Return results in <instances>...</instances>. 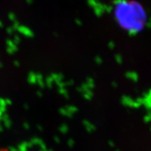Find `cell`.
<instances>
[{
    "instance_id": "1",
    "label": "cell",
    "mask_w": 151,
    "mask_h": 151,
    "mask_svg": "<svg viewBox=\"0 0 151 151\" xmlns=\"http://www.w3.org/2000/svg\"><path fill=\"white\" fill-rule=\"evenodd\" d=\"M113 14L119 26L129 33L139 32L146 24V11L137 1L120 0L115 5Z\"/></svg>"
},
{
    "instance_id": "2",
    "label": "cell",
    "mask_w": 151,
    "mask_h": 151,
    "mask_svg": "<svg viewBox=\"0 0 151 151\" xmlns=\"http://www.w3.org/2000/svg\"><path fill=\"white\" fill-rule=\"evenodd\" d=\"M0 151H6V150H4V149H1V148H0Z\"/></svg>"
}]
</instances>
